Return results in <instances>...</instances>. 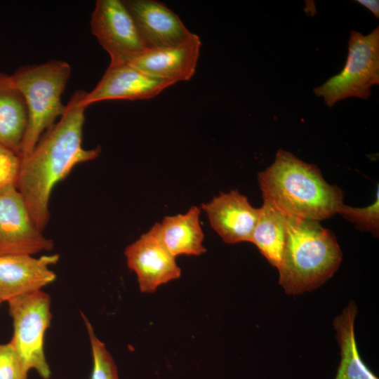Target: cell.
Here are the masks:
<instances>
[{
  "label": "cell",
  "instance_id": "ac0fdd59",
  "mask_svg": "<svg viewBox=\"0 0 379 379\" xmlns=\"http://www.w3.org/2000/svg\"><path fill=\"white\" fill-rule=\"evenodd\" d=\"M259 208L251 242L268 262L279 267L286 241V215L267 200Z\"/></svg>",
  "mask_w": 379,
  "mask_h": 379
},
{
  "label": "cell",
  "instance_id": "603a6c76",
  "mask_svg": "<svg viewBox=\"0 0 379 379\" xmlns=\"http://www.w3.org/2000/svg\"><path fill=\"white\" fill-rule=\"evenodd\" d=\"M360 4L368 8L375 18H379V1L375 0H357Z\"/></svg>",
  "mask_w": 379,
  "mask_h": 379
},
{
  "label": "cell",
  "instance_id": "d6986e66",
  "mask_svg": "<svg viewBox=\"0 0 379 379\" xmlns=\"http://www.w3.org/2000/svg\"><path fill=\"white\" fill-rule=\"evenodd\" d=\"M91 347L93 369L91 379H119L115 362L105 344L96 336L91 324L81 313Z\"/></svg>",
  "mask_w": 379,
  "mask_h": 379
},
{
  "label": "cell",
  "instance_id": "9c48e42d",
  "mask_svg": "<svg viewBox=\"0 0 379 379\" xmlns=\"http://www.w3.org/2000/svg\"><path fill=\"white\" fill-rule=\"evenodd\" d=\"M159 228V223H155L124 251L128 267L135 273L142 293H154L181 275L175 258L161 241Z\"/></svg>",
  "mask_w": 379,
  "mask_h": 379
},
{
  "label": "cell",
  "instance_id": "3957f363",
  "mask_svg": "<svg viewBox=\"0 0 379 379\" xmlns=\"http://www.w3.org/2000/svg\"><path fill=\"white\" fill-rule=\"evenodd\" d=\"M343 259L331 231L319 221L286 215V241L279 282L285 292L313 291L333 277Z\"/></svg>",
  "mask_w": 379,
  "mask_h": 379
},
{
  "label": "cell",
  "instance_id": "2e32d148",
  "mask_svg": "<svg viewBox=\"0 0 379 379\" xmlns=\"http://www.w3.org/2000/svg\"><path fill=\"white\" fill-rule=\"evenodd\" d=\"M201 208L193 206L185 214L166 216L159 223L161 241L175 258L180 255L199 256L206 251L200 226Z\"/></svg>",
  "mask_w": 379,
  "mask_h": 379
},
{
  "label": "cell",
  "instance_id": "e0dca14e",
  "mask_svg": "<svg viewBox=\"0 0 379 379\" xmlns=\"http://www.w3.org/2000/svg\"><path fill=\"white\" fill-rule=\"evenodd\" d=\"M357 314V307L350 301L333 320L341 357L335 379H378L363 362L358 352L354 335Z\"/></svg>",
  "mask_w": 379,
  "mask_h": 379
},
{
  "label": "cell",
  "instance_id": "7a4b0ae2",
  "mask_svg": "<svg viewBox=\"0 0 379 379\" xmlns=\"http://www.w3.org/2000/svg\"><path fill=\"white\" fill-rule=\"evenodd\" d=\"M258 180L263 200L286 215L320 221L337 213L343 204L342 190L325 181L317 166L282 149Z\"/></svg>",
  "mask_w": 379,
  "mask_h": 379
},
{
  "label": "cell",
  "instance_id": "cb8c5ba5",
  "mask_svg": "<svg viewBox=\"0 0 379 379\" xmlns=\"http://www.w3.org/2000/svg\"><path fill=\"white\" fill-rule=\"evenodd\" d=\"M2 302L0 300V304Z\"/></svg>",
  "mask_w": 379,
  "mask_h": 379
},
{
  "label": "cell",
  "instance_id": "ba28073f",
  "mask_svg": "<svg viewBox=\"0 0 379 379\" xmlns=\"http://www.w3.org/2000/svg\"><path fill=\"white\" fill-rule=\"evenodd\" d=\"M53 246L35 225L17 187L0 191V256L33 255Z\"/></svg>",
  "mask_w": 379,
  "mask_h": 379
},
{
  "label": "cell",
  "instance_id": "9a60e30c",
  "mask_svg": "<svg viewBox=\"0 0 379 379\" xmlns=\"http://www.w3.org/2000/svg\"><path fill=\"white\" fill-rule=\"evenodd\" d=\"M27 124L22 93L11 75L0 72V142L20 155Z\"/></svg>",
  "mask_w": 379,
  "mask_h": 379
},
{
  "label": "cell",
  "instance_id": "4fadbf2b",
  "mask_svg": "<svg viewBox=\"0 0 379 379\" xmlns=\"http://www.w3.org/2000/svg\"><path fill=\"white\" fill-rule=\"evenodd\" d=\"M147 48L178 45L192 34L180 18L163 3L154 0H124Z\"/></svg>",
  "mask_w": 379,
  "mask_h": 379
},
{
  "label": "cell",
  "instance_id": "7c38bea8",
  "mask_svg": "<svg viewBox=\"0 0 379 379\" xmlns=\"http://www.w3.org/2000/svg\"><path fill=\"white\" fill-rule=\"evenodd\" d=\"M60 259L58 254L9 255L0 256V300L41 290L53 282L55 273L51 270Z\"/></svg>",
  "mask_w": 379,
  "mask_h": 379
},
{
  "label": "cell",
  "instance_id": "ffe728a7",
  "mask_svg": "<svg viewBox=\"0 0 379 379\" xmlns=\"http://www.w3.org/2000/svg\"><path fill=\"white\" fill-rule=\"evenodd\" d=\"M337 213L354 223L361 231L371 232L375 237L379 233L378 186L374 202L364 208L352 207L343 204Z\"/></svg>",
  "mask_w": 379,
  "mask_h": 379
},
{
  "label": "cell",
  "instance_id": "7402d4cb",
  "mask_svg": "<svg viewBox=\"0 0 379 379\" xmlns=\"http://www.w3.org/2000/svg\"><path fill=\"white\" fill-rule=\"evenodd\" d=\"M20 165V156L0 142V191L17 187Z\"/></svg>",
  "mask_w": 379,
  "mask_h": 379
},
{
  "label": "cell",
  "instance_id": "5b68a950",
  "mask_svg": "<svg viewBox=\"0 0 379 379\" xmlns=\"http://www.w3.org/2000/svg\"><path fill=\"white\" fill-rule=\"evenodd\" d=\"M379 84V27L364 35L352 30L348 53L342 71L314 88L317 97L332 107L347 98L368 99L372 86Z\"/></svg>",
  "mask_w": 379,
  "mask_h": 379
},
{
  "label": "cell",
  "instance_id": "52a82bcc",
  "mask_svg": "<svg viewBox=\"0 0 379 379\" xmlns=\"http://www.w3.org/2000/svg\"><path fill=\"white\" fill-rule=\"evenodd\" d=\"M91 27L92 34L109 55V65L125 63L147 49L123 1H97Z\"/></svg>",
  "mask_w": 379,
  "mask_h": 379
},
{
  "label": "cell",
  "instance_id": "8992f818",
  "mask_svg": "<svg viewBox=\"0 0 379 379\" xmlns=\"http://www.w3.org/2000/svg\"><path fill=\"white\" fill-rule=\"evenodd\" d=\"M13 319L11 343L26 368L34 369L43 379L51 375L44 354V335L51 320V298L41 290L8 301Z\"/></svg>",
  "mask_w": 379,
  "mask_h": 379
},
{
  "label": "cell",
  "instance_id": "5bb4252c",
  "mask_svg": "<svg viewBox=\"0 0 379 379\" xmlns=\"http://www.w3.org/2000/svg\"><path fill=\"white\" fill-rule=\"evenodd\" d=\"M201 208L206 212L211 227L225 243L251 242L259 208L253 207L238 190L221 192Z\"/></svg>",
  "mask_w": 379,
  "mask_h": 379
},
{
  "label": "cell",
  "instance_id": "30bf717a",
  "mask_svg": "<svg viewBox=\"0 0 379 379\" xmlns=\"http://www.w3.org/2000/svg\"><path fill=\"white\" fill-rule=\"evenodd\" d=\"M174 84L149 76L128 64L109 65L96 86L86 92L81 105L87 108L108 100H149Z\"/></svg>",
  "mask_w": 379,
  "mask_h": 379
},
{
  "label": "cell",
  "instance_id": "8fae6325",
  "mask_svg": "<svg viewBox=\"0 0 379 379\" xmlns=\"http://www.w3.org/2000/svg\"><path fill=\"white\" fill-rule=\"evenodd\" d=\"M201 46L199 36L192 33L181 44L147 48L125 64L155 78L174 83L188 81L195 72Z\"/></svg>",
  "mask_w": 379,
  "mask_h": 379
},
{
  "label": "cell",
  "instance_id": "6da1fadb",
  "mask_svg": "<svg viewBox=\"0 0 379 379\" xmlns=\"http://www.w3.org/2000/svg\"><path fill=\"white\" fill-rule=\"evenodd\" d=\"M79 90L69 99L58 122L41 135L33 150L21 158L17 189L29 213L41 232L50 220L49 201L53 190L79 164L99 157L101 148L82 146L86 107Z\"/></svg>",
  "mask_w": 379,
  "mask_h": 379
},
{
  "label": "cell",
  "instance_id": "277c9868",
  "mask_svg": "<svg viewBox=\"0 0 379 379\" xmlns=\"http://www.w3.org/2000/svg\"><path fill=\"white\" fill-rule=\"evenodd\" d=\"M70 65L53 60L40 65H24L11 75L22 93L28 110V124L20 156L28 155L41 135L65 112L61 95L71 75Z\"/></svg>",
  "mask_w": 379,
  "mask_h": 379
},
{
  "label": "cell",
  "instance_id": "44dd1931",
  "mask_svg": "<svg viewBox=\"0 0 379 379\" xmlns=\"http://www.w3.org/2000/svg\"><path fill=\"white\" fill-rule=\"evenodd\" d=\"M28 372L11 342L0 344V379H28Z\"/></svg>",
  "mask_w": 379,
  "mask_h": 379
}]
</instances>
